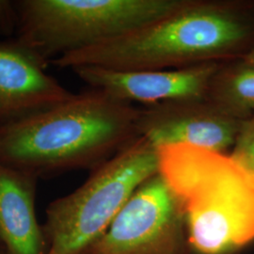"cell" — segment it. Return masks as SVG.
<instances>
[{
    "instance_id": "6da1fadb",
    "label": "cell",
    "mask_w": 254,
    "mask_h": 254,
    "mask_svg": "<svg viewBox=\"0 0 254 254\" xmlns=\"http://www.w3.org/2000/svg\"><path fill=\"white\" fill-rule=\"evenodd\" d=\"M254 54V0H188L127 34L64 55L50 64L115 71L180 69Z\"/></svg>"
},
{
    "instance_id": "7a4b0ae2",
    "label": "cell",
    "mask_w": 254,
    "mask_h": 254,
    "mask_svg": "<svg viewBox=\"0 0 254 254\" xmlns=\"http://www.w3.org/2000/svg\"><path fill=\"white\" fill-rule=\"evenodd\" d=\"M139 108L91 89L0 127V162L39 179L93 171L139 136Z\"/></svg>"
},
{
    "instance_id": "3957f363",
    "label": "cell",
    "mask_w": 254,
    "mask_h": 254,
    "mask_svg": "<svg viewBox=\"0 0 254 254\" xmlns=\"http://www.w3.org/2000/svg\"><path fill=\"white\" fill-rule=\"evenodd\" d=\"M157 153L190 254H237L254 243V173L232 154L198 147L165 146Z\"/></svg>"
},
{
    "instance_id": "277c9868",
    "label": "cell",
    "mask_w": 254,
    "mask_h": 254,
    "mask_svg": "<svg viewBox=\"0 0 254 254\" xmlns=\"http://www.w3.org/2000/svg\"><path fill=\"white\" fill-rule=\"evenodd\" d=\"M15 39L49 64L127 34L180 9L188 0H18Z\"/></svg>"
},
{
    "instance_id": "5b68a950",
    "label": "cell",
    "mask_w": 254,
    "mask_h": 254,
    "mask_svg": "<svg viewBox=\"0 0 254 254\" xmlns=\"http://www.w3.org/2000/svg\"><path fill=\"white\" fill-rule=\"evenodd\" d=\"M159 172L157 149L140 136L78 189L50 202L43 230L46 254H79L107 230L133 193Z\"/></svg>"
},
{
    "instance_id": "8992f818",
    "label": "cell",
    "mask_w": 254,
    "mask_h": 254,
    "mask_svg": "<svg viewBox=\"0 0 254 254\" xmlns=\"http://www.w3.org/2000/svg\"><path fill=\"white\" fill-rule=\"evenodd\" d=\"M180 204L160 173L138 187L79 254H190Z\"/></svg>"
},
{
    "instance_id": "52a82bcc",
    "label": "cell",
    "mask_w": 254,
    "mask_h": 254,
    "mask_svg": "<svg viewBox=\"0 0 254 254\" xmlns=\"http://www.w3.org/2000/svg\"><path fill=\"white\" fill-rule=\"evenodd\" d=\"M244 123L204 97L184 98L139 108L138 132L156 149L190 145L225 153L236 144Z\"/></svg>"
},
{
    "instance_id": "ba28073f",
    "label": "cell",
    "mask_w": 254,
    "mask_h": 254,
    "mask_svg": "<svg viewBox=\"0 0 254 254\" xmlns=\"http://www.w3.org/2000/svg\"><path fill=\"white\" fill-rule=\"evenodd\" d=\"M218 64L180 69L115 71L94 66L72 69L91 89L107 92L128 104L154 105L165 101L204 97Z\"/></svg>"
},
{
    "instance_id": "9c48e42d",
    "label": "cell",
    "mask_w": 254,
    "mask_h": 254,
    "mask_svg": "<svg viewBox=\"0 0 254 254\" xmlns=\"http://www.w3.org/2000/svg\"><path fill=\"white\" fill-rule=\"evenodd\" d=\"M47 65L16 39L0 43V127L54 107L73 95L46 73Z\"/></svg>"
},
{
    "instance_id": "30bf717a",
    "label": "cell",
    "mask_w": 254,
    "mask_h": 254,
    "mask_svg": "<svg viewBox=\"0 0 254 254\" xmlns=\"http://www.w3.org/2000/svg\"><path fill=\"white\" fill-rule=\"evenodd\" d=\"M38 180L0 162V238L9 254H46L35 209Z\"/></svg>"
},
{
    "instance_id": "8fae6325",
    "label": "cell",
    "mask_w": 254,
    "mask_h": 254,
    "mask_svg": "<svg viewBox=\"0 0 254 254\" xmlns=\"http://www.w3.org/2000/svg\"><path fill=\"white\" fill-rule=\"evenodd\" d=\"M204 98L232 118L246 122L254 115V59L218 64Z\"/></svg>"
},
{
    "instance_id": "7c38bea8",
    "label": "cell",
    "mask_w": 254,
    "mask_h": 254,
    "mask_svg": "<svg viewBox=\"0 0 254 254\" xmlns=\"http://www.w3.org/2000/svg\"><path fill=\"white\" fill-rule=\"evenodd\" d=\"M231 154L254 173V115L244 123Z\"/></svg>"
},
{
    "instance_id": "4fadbf2b",
    "label": "cell",
    "mask_w": 254,
    "mask_h": 254,
    "mask_svg": "<svg viewBox=\"0 0 254 254\" xmlns=\"http://www.w3.org/2000/svg\"><path fill=\"white\" fill-rule=\"evenodd\" d=\"M17 28V10L14 1L0 0V31L9 35Z\"/></svg>"
},
{
    "instance_id": "5bb4252c",
    "label": "cell",
    "mask_w": 254,
    "mask_h": 254,
    "mask_svg": "<svg viewBox=\"0 0 254 254\" xmlns=\"http://www.w3.org/2000/svg\"><path fill=\"white\" fill-rule=\"evenodd\" d=\"M0 254H9V251L7 250L6 246L0 238Z\"/></svg>"
},
{
    "instance_id": "9a60e30c",
    "label": "cell",
    "mask_w": 254,
    "mask_h": 254,
    "mask_svg": "<svg viewBox=\"0 0 254 254\" xmlns=\"http://www.w3.org/2000/svg\"></svg>"
}]
</instances>
